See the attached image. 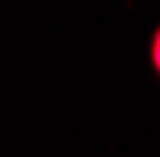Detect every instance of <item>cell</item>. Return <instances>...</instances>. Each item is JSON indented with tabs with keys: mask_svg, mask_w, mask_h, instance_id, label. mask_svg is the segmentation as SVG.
<instances>
[{
	"mask_svg": "<svg viewBox=\"0 0 160 157\" xmlns=\"http://www.w3.org/2000/svg\"><path fill=\"white\" fill-rule=\"evenodd\" d=\"M148 57H151V66H154V72H157V78H160V25H157V28H154V35H151Z\"/></svg>",
	"mask_w": 160,
	"mask_h": 157,
	"instance_id": "6da1fadb",
	"label": "cell"
}]
</instances>
